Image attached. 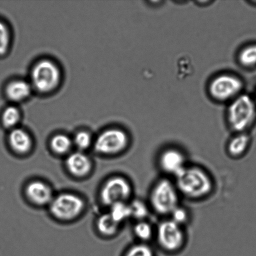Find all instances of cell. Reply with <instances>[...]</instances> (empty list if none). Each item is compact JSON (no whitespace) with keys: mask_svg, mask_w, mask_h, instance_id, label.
Returning <instances> with one entry per match:
<instances>
[{"mask_svg":"<svg viewBox=\"0 0 256 256\" xmlns=\"http://www.w3.org/2000/svg\"><path fill=\"white\" fill-rule=\"evenodd\" d=\"M174 179L180 196L192 200L205 199L214 189L212 176L200 166L188 164Z\"/></svg>","mask_w":256,"mask_h":256,"instance_id":"obj_1","label":"cell"},{"mask_svg":"<svg viewBox=\"0 0 256 256\" xmlns=\"http://www.w3.org/2000/svg\"><path fill=\"white\" fill-rule=\"evenodd\" d=\"M180 197L174 180L162 178L154 183L150 190L148 204L156 214L169 217L172 210L180 204Z\"/></svg>","mask_w":256,"mask_h":256,"instance_id":"obj_2","label":"cell"},{"mask_svg":"<svg viewBox=\"0 0 256 256\" xmlns=\"http://www.w3.org/2000/svg\"><path fill=\"white\" fill-rule=\"evenodd\" d=\"M228 124L236 133L247 132L256 119V104L254 98L243 94L230 102L227 112Z\"/></svg>","mask_w":256,"mask_h":256,"instance_id":"obj_3","label":"cell"},{"mask_svg":"<svg viewBox=\"0 0 256 256\" xmlns=\"http://www.w3.org/2000/svg\"><path fill=\"white\" fill-rule=\"evenodd\" d=\"M154 239L158 246L168 253L180 252L187 240L184 227L170 218L162 220L155 228Z\"/></svg>","mask_w":256,"mask_h":256,"instance_id":"obj_4","label":"cell"},{"mask_svg":"<svg viewBox=\"0 0 256 256\" xmlns=\"http://www.w3.org/2000/svg\"><path fill=\"white\" fill-rule=\"evenodd\" d=\"M244 82L240 77L230 74L215 76L210 82L208 92L210 97L219 102H232L242 94Z\"/></svg>","mask_w":256,"mask_h":256,"instance_id":"obj_5","label":"cell"},{"mask_svg":"<svg viewBox=\"0 0 256 256\" xmlns=\"http://www.w3.org/2000/svg\"><path fill=\"white\" fill-rule=\"evenodd\" d=\"M49 206L54 218L66 222L80 216L84 212L85 203L78 195L64 192L54 196Z\"/></svg>","mask_w":256,"mask_h":256,"instance_id":"obj_6","label":"cell"},{"mask_svg":"<svg viewBox=\"0 0 256 256\" xmlns=\"http://www.w3.org/2000/svg\"><path fill=\"white\" fill-rule=\"evenodd\" d=\"M61 81V72L58 66L49 60L38 62L32 72V86L38 91L48 92L58 86Z\"/></svg>","mask_w":256,"mask_h":256,"instance_id":"obj_7","label":"cell"},{"mask_svg":"<svg viewBox=\"0 0 256 256\" xmlns=\"http://www.w3.org/2000/svg\"><path fill=\"white\" fill-rule=\"evenodd\" d=\"M129 144V136L124 130L111 128L104 130L97 137L94 147L100 154L112 156L124 152Z\"/></svg>","mask_w":256,"mask_h":256,"instance_id":"obj_8","label":"cell"},{"mask_svg":"<svg viewBox=\"0 0 256 256\" xmlns=\"http://www.w3.org/2000/svg\"><path fill=\"white\" fill-rule=\"evenodd\" d=\"M132 183L126 178L116 176L108 180L100 192L101 202L106 206L115 203L128 202L132 194Z\"/></svg>","mask_w":256,"mask_h":256,"instance_id":"obj_9","label":"cell"},{"mask_svg":"<svg viewBox=\"0 0 256 256\" xmlns=\"http://www.w3.org/2000/svg\"><path fill=\"white\" fill-rule=\"evenodd\" d=\"M158 164L162 172L174 178L188 164L186 155L176 147H168L162 150L158 156Z\"/></svg>","mask_w":256,"mask_h":256,"instance_id":"obj_10","label":"cell"},{"mask_svg":"<svg viewBox=\"0 0 256 256\" xmlns=\"http://www.w3.org/2000/svg\"><path fill=\"white\" fill-rule=\"evenodd\" d=\"M28 199L36 206L50 205L54 199V192L47 183L40 180L30 182L25 189Z\"/></svg>","mask_w":256,"mask_h":256,"instance_id":"obj_11","label":"cell"},{"mask_svg":"<svg viewBox=\"0 0 256 256\" xmlns=\"http://www.w3.org/2000/svg\"><path fill=\"white\" fill-rule=\"evenodd\" d=\"M66 166L70 174L78 178L86 176L92 169L90 157L82 152H72L68 156Z\"/></svg>","mask_w":256,"mask_h":256,"instance_id":"obj_12","label":"cell"},{"mask_svg":"<svg viewBox=\"0 0 256 256\" xmlns=\"http://www.w3.org/2000/svg\"><path fill=\"white\" fill-rule=\"evenodd\" d=\"M8 142L10 147L20 154H25L32 150V140L31 136L21 128H14L10 132Z\"/></svg>","mask_w":256,"mask_h":256,"instance_id":"obj_13","label":"cell"},{"mask_svg":"<svg viewBox=\"0 0 256 256\" xmlns=\"http://www.w3.org/2000/svg\"><path fill=\"white\" fill-rule=\"evenodd\" d=\"M252 144V138L248 132L236 133L227 145V152L230 157L240 158L246 154Z\"/></svg>","mask_w":256,"mask_h":256,"instance_id":"obj_14","label":"cell"},{"mask_svg":"<svg viewBox=\"0 0 256 256\" xmlns=\"http://www.w3.org/2000/svg\"><path fill=\"white\" fill-rule=\"evenodd\" d=\"M32 92V85L24 80L12 82L6 88L8 98L14 102L24 101L30 96Z\"/></svg>","mask_w":256,"mask_h":256,"instance_id":"obj_15","label":"cell"},{"mask_svg":"<svg viewBox=\"0 0 256 256\" xmlns=\"http://www.w3.org/2000/svg\"><path fill=\"white\" fill-rule=\"evenodd\" d=\"M133 233L140 242L148 243L154 239L155 228L147 220L136 222Z\"/></svg>","mask_w":256,"mask_h":256,"instance_id":"obj_16","label":"cell"},{"mask_svg":"<svg viewBox=\"0 0 256 256\" xmlns=\"http://www.w3.org/2000/svg\"><path fill=\"white\" fill-rule=\"evenodd\" d=\"M96 224L100 234L105 236H112L116 234L120 228V225L115 222L108 212L100 216Z\"/></svg>","mask_w":256,"mask_h":256,"instance_id":"obj_17","label":"cell"},{"mask_svg":"<svg viewBox=\"0 0 256 256\" xmlns=\"http://www.w3.org/2000/svg\"><path fill=\"white\" fill-rule=\"evenodd\" d=\"M110 209L109 214L120 225L132 218L130 203L128 202L115 203L110 207Z\"/></svg>","mask_w":256,"mask_h":256,"instance_id":"obj_18","label":"cell"},{"mask_svg":"<svg viewBox=\"0 0 256 256\" xmlns=\"http://www.w3.org/2000/svg\"><path fill=\"white\" fill-rule=\"evenodd\" d=\"M50 146L54 152L57 154H66L72 150L74 142L68 136L58 134L52 138Z\"/></svg>","mask_w":256,"mask_h":256,"instance_id":"obj_19","label":"cell"},{"mask_svg":"<svg viewBox=\"0 0 256 256\" xmlns=\"http://www.w3.org/2000/svg\"><path fill=\"white\" fill-rule=\"evenodd\" d=\"M129 203L132 218L136 222L147 220L152 210L149 204L140 199L133 200Z\"/></svg>","mask_w":256,"mask_h":256,"instance_id":"obj_20","label":"cell"},{"mask_svg":"<svg viewBox=\"0 0 256 256\" xmlns=\"http://www.w3.org/2000/svg\"><path fill=\"white\" fill-rule=\"evenodd\" d=\"M238 59L240 64L246 68L256 66V44L243 48L238 54Z\"/></svg>","mask_w":256,"mask_h":256,"instance_id":"obj_21","label":"cell"},{"mask_svg":"<svg viewBox=\"0 0 256 256\" xmlns=\"http://www.w3.org/2000/svg\"><path fill=\"white\" fill-rule=\"evenodd\" d=\"M21 114L16 107L9 106L5 109L2 116V122L7 128H14L18 124Z\"/></svg>","mask_w":256,"mask_h":256,"instance_id":"obj_22","label":"cell"},{"mask_svg":"<svg viewBox=\"0 0 256 256\" xmlns=\"http://www.w3.org/2000/svg\"><path fill=\"white\" fill-rule=\"evenodd\" d=\"M124 256H155V252L148 243L139 242L130 246Z\"/></svg>","mask_w":256,"mask_h":256,"instance_id":"obj_23","label":"cell"},{"mask_svg":"<svg viewBox=\"0 0 256 256\" xmlns=\"http://www.w3.org/2000/svg\"><path fill=\"white\" fill-rule=\"evenodd\" d=\"M190 217L189 210L185 207L180 204L172 210L168 218H170V220H172V222L176 223V224L184 227L190 222Z\"/></svg>","mask_w":256,"mask_h":256,"instance_id":"obj_24","label":"cell"},{"mask_svg":"<svg viewBox=\"0 0 256 256\" xmlns=\"http://www.w3.org/2000/svg\"><path fill=\"white\" fill-rule=\"evenodd\" d=\"M92 135L88 132H84V130L78 132L72 140L74 144L76 146L80 152L87 150L92 145Z\"/></svg>","mask_w":256,"mask_h":256,"instance_id":"obj_25","label":"cell"},{"mask_svg":"<svg viewBox=\"0 0 256 256\" xmlns=\"http://www.w3.org/2000/svg\"><path fill=\"white\" fill-rule=\"evenodd\" d=\"M10 32L6 25L0 22V56L4 55L8 51L10 42Z\"/></svg>","mask_w":256,"mask_h":256,"instance_id":"obj_26","label":"cell"},{"mask_svg":"<svg viewBox=\"0 0 256 256\" xmlns=\"http://www.w3.org/2000/svg\"><path fill=\"white\" fill-rule=\"evenodd\" d=\"M254 98V102H255V104H256V91L255 96H254V98Z\"/></svg>","mask_w":256,"mask_h":256,"instance_id":"obj_27","label":"cell"}]
</instances>
